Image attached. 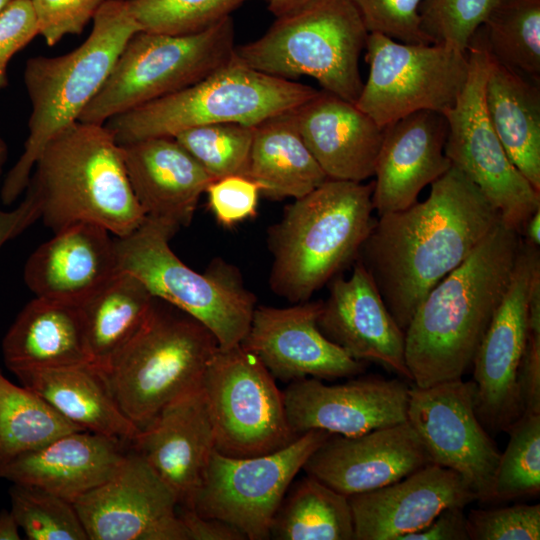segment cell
<instances>
[{
    "label": "cell",
    "instance_id": "cell-1",
    "mask_svg": "<svg viewBox=\"0 0 540 540\" xmlns=\"http://www.w3.org/2000/svg\"><path fill=\"white\" fill-rule=\"evenodd\" d=\"M500 222L498 211L454 166L431 184L424 201L379 216L359 259L404 332L430 290Z\"/></svg>",
    "mask_w": 540,
    "mask_h": 540
},
{
    "label": "cell",
    "instance_id": "cell-2",
    "mask_svg": "<svg viewBox=\"0 0 540 540\" xmlns=\"http://www.w3.org/2000/svg\"><path fill=\"white\" fill-rule=\"evenodd\" d=\"M522 236L500 222L425 296L405 330L415 386L462 379L508 286Z\"/></svg>",
    "mask_w": 540,
    "mask_h": 540
},
{
    "label": "cell",
    "instance_id": "cell-3",
    "mask_svg": "<svg viewBox=\"0 0 540 540\" xmlns=\"http://www.w3.org/2000/svg\"><path fill=\"white\" fill-rule=\"evenodd\" d=\"M25 192L53 232L90 222L122 237L146 219L121 147L104 124L77 121L54 136L39 154Z\"/></svg>",
    "mask_w": 540,
    "mask_h": 540
},
{
    "label": "cell",
    "instance_id": "cell-4",
    "mask_svg": "<svg viewBox=\"0 0 540 540\" xmlns=\"http://www.w3.org/2000/svg\"><path fill=\"white\" fill-rule=\"evenodd\" d=\"M373 182L325 180L287 205L268 230L269 287L291 303L310 300L358 258L375 219Z\"/></svg>",
    "mask_w": 540,
    "mask_h": 540
},
{
    "label": "cell",
    "instance_id": "cell-5",
    "mask_svg": "<svg viewBox=\"0 0 540 540\" xmlns=\"http://www.w3.org/2000/svg\"><path fill=\"white\" fill-rule=\"evenodd\" d=\"M139 25L127 0H105L93 18L87 39L57 57L29 58L24 83L31 102L24 149L4 178L0 198L10 205L26 190L35 162L45 145L77 122L84 108L109 76Z\"/></svg>",
    "mask_w": 540,
    "mask_h": 540
},
{
    "label": "cell",
    "instance_id": "cell-6",
    "mask_svg": "<svg viewBox=\"0 0 540 540\" xmlns=\"http://www.w3.org/2000/svg\"><path fill=\"white\" fill-rule=\"evenodd\" d=\"M218 348L201 322L155 298L137 332L98 368L120 410L142 429L166 404L201 383Z\"/></svg>",
    "mask_w": 540,
    "mask_h": 540
},
{
    "label": "cell",
    "instance_id": "cell-7",
    "mask_svg": "<svg viewBox=\"0 0 540 540\" xmlns=\"http://www.w3.org/2000/svg\"><path fill=\"white\" fill-rule=\"evenodd\" d=\"M319 91L254 70L233 58L199 82L108 119L119 145L152 137H174L200 125L257 126L288 112Z\"/></svg>",
    "mask_w": 540,
    "mask_h": 540
},
{
    "label": "cell",
    "instance_id": "cell-8",
    "mask_svg": "<svg viewBox=\"0 0 540 540\" xmlns=\"http://www.w3.org/2000/svg\"><path fill=\"white\" fill-rule=\"evenodd\" d=\"M178 230L146 217L132 233L115 237L118 270L134 275L155 298L201 322L219 348L239 345L257 306L254 293L238 269L223 260L212 262L204 273L185 265L169 246Z\"/></svg>",
    "mask_w": 540,
    "mask_h": 540
},
{
    "label": "cell",
    "instance_id": "cell-9",
    "mask_svg": "<svg viewBox=\"0 0 540 540\" xmlns=\"http://www.w3.org/2000/svg\"><path fill=\"white\" fill-rule=\"evenodd\" d=\"M368 34L351 0H316L277 17L260 38L236 46L235 55L274 77H312L324 91L355 103L364 84L359 58Z\"/></svg>",
    "mask_w": 540,
    "mask_h": 540
},
{
    "label": "cell",
    "instance_id": "cell-10",
    "mask_svg": "<svg viewBox=\"0 0 540 540\" xmlns=\"http://www.w3.org/2000/svg\"><path fill=\"white\" fill-rule=\"evenodd\" d=\"M235 48L231 16L185 35L138 31L78 121L104 124L117 114L191 86L228 63Z\"/></svg>",
    "mask_w": 540,
    "mask_h": 540
},
{
    "label": "cell",
    "instance_id": "cell-11",
    "mask_svg": "<svg viewBox=\"0 0 540 540\" xmlns=\"http://www.w3.org/2000/svg\"><path fill=\"white\" fill-rule=\"evenodd\" d=\"M467 52L464 87L443 112L448 126L444 152L498 211L501 222L521 235L527 219L540 208V191L511 162L489 119L484 92L490 56L479 28Z\"/></svg>",
    "mask_w": 540,
    "mask_h": 540
},
{
    "label": "cell",
    "instance_id": "cell-12",
    "mask_svg": "<svg viewBox=\"0 0 540 540\" xmlns=\"http://www.w3.org/2000/svg\"><path fill=\"white\" fill-rule=\"evenodd\" d=\"M201 386L208 403L216 450L231 457H251L279 450L296 435L288 422L275 378L240 344L218 348Z\"/></svg>",
    "mask_w": 540,
    "mask_h": 540
},
{
    "label": "cell",
    "instance_id": "cell-13",
    "mask_svg": "<svg viewBox=\"0 0 540 540\" xmlns=\"http://www.w3.org/2000/svg\"><path fill=\"white\" fill-rule=\"evenodd\" d=\"M330 435L312 429L279 450L251 457L226 456L215 449L191 509L233 525L247 540L269 539L292 481Z\"/></svg>",
    "mask_w": 540,
    "mask_h": 540
},
{
    "label": "cell",
    "instance_id": "cell-14",
    "mask_svg": "<svg viewBox=\"0 0 540 540\" xmlns=\"http://www.w3.org/2000/svg\"><path fill=\"white\" fill-rule=\"evenodd\" d=\"M369 75L355 105L380 127L421 110L452 107L468 75V52L441 44H409L369 33Z\"/></svg>",
    "mask_w": 540,
    "mask_h": 540
},
{
    "label": "cell",
    "instance_id": "cell-15",
    "mask_svg": "<svg viewBox=\"0 0 540 540\" xmlns=\"http://www.w3.org/2000/svg\"><path fill=\"white\" fill-rule=\"evenodd\" d=\"M539 272V248L522 239L508 286L472 363L475 410L489 433L507 432L524 412L518 373L528 334L531 287Z\"/></svg>",
    "mask_w": 540,
    "mask_h": 540
},
{
    "label": "cell",
    "instance_id": "cell-16",
    "mask_svg": "<svg viewBox=\"0 0 540 540\" xmlns=\"http://www.w3.org/2000/svg\"><path fill=\"white\" fill-rule=\"evenodd\" d=\"M407 420L431 463L459 473L477 500L494 501L500 451L475 410V384L463 379L411 386Z\"/></svg>",
    "mask_w": 540,
    "mask_h": 540
},
{
    "label": "cell",
    "instance_id": "cell-17",
    "mask_svg": "<svg viewBox=\"0 0 540 540\" xmlns=\"http://www.w3.org/2000/svg\"><path fill=\"white\" fill-rule=\"evenodd\" d=\"M73 505L88 540H187L175 493L131 447L115 473Z\"/></svg>",
    "mask_w": 540,
    "mask_h": 540
},
{
    "label": "cell",
    "instance_id": "cell-18",
    "mask_svg": "<svg viewBox=\"0 0 540 540\" xmlns=\"http://www.w3.org/2000/svg\"><path fill=\"white\" fill-rule=\"evenodd\" d=\"M322 301L289 307L256 306L240 345L254 354L275 379H337L364 372L365 362L326 338L317 325Z\"/></svg>",
    "mask_w": 540,
    "mask_h": 540
},
{
    "label": "cell",
    "instance_id": "cell-19",
    "mask_svg": "<svg viewBox=\"0 0 540 540\" xmlns=\"http://www.w3.org/2000/svg\"><path fill=\"white\" fill-rule=\"evenodd\" d=\"M410 386L399 379L361 377L326 385L317 378L292 381L283 392L296 435L312 429L356 436L407 420Z\"/></svg>",
    "mask_w": 540,
    "mask_h": 540
},
{
    "label": "cell",
    "instance_id": "cell-20",
    "mask_svg": "<svg viewBox=\"0 0 540 540\" xmlns=\"http://www.w3.org/2000/svg\"><path fill=\"white\" fill-rule=\"evenodd\" d=\"M430 463L420 437L406 420L356 436L331 434L303 470L351 496L394 483Z\"/></svg>",
    "mask_w": 540,
    "mask_h": 540
},
{
    "label": "cell",
    "instance_id": "cell-21",
    "mask_svg": "<svg viewBox=\"0 0 540 540\" xmlns=\"http://www.w3.org/2000/svg\"><path fill=\"white\" fill-rule=\"evenodd\" d=\"M317 325L323 335L363 362H374L411 381L405 363V332L389 312L360 259L348 278L334 277Z\"/></svg>",
    "mask_w": 540,
    "mask_h": 540
},
{
    "label": "cell",
    "instance_id": "cell-22",
    "mask_svg": "<svg viewBox=\"0 0 540 540\" xmlns=\"http://www.w3.org/2000/svg\"><path fill=\"white\" fill-rule=\"evenodd\" d=\"M130 447L173 490L179 507L191 508L216 449L214 427L201 383L166 404L140 429Z\"/></svg>",
    "mask_w": 540,
    "mask_h": 540
},
{
    "label": "cell",
    "instance_id": "cell-23",
    "mask_svg": "<svg viewBox=\"0 0 540 540\" xmlns=\"http://www.w3.org/2000/svg\"><path fill=\"white\" fill-rule=\"evenodd\" d=\"M348 499L354 540H401L425 528L443 509L477 500L459 473L433 463Z\"/></svg>",
    "mask_w": 540,
    "mask_h": 540
},
{
    "label": "cell",
    "instance_id": "cell-24",
    "mask_svg": "<svg viewBox=\"0 0 540 540\" xmlns=\"http://www.w3.org/2000/svg\"><path fill=\"white\" fill-rule=\"evenodd\" d=\"M447 131L444 114L432 110L409 114L384 127L372 192L378 216L410 207L424 187L450 169L444 152Z\"/></svg>",
    "mask_w": 540,
    "mask_h": 540
},
{
    "label": "cell",
    "instance_id": "cell-25",
    "mask_svg": "<svg viewBox=\"0 0 540 540\" xmlns=\"http://www.w3.org/2000/svg\"><path fill=\"white\" fill-rule=\"evenodd\" d=\"M290 115L328 178L363 182L374 176L384 128L355 103L323 90Z\"/></svg>",
    "mask_w": 540,
    "mask_h": 540
},
{
    "label": "cell",
    "instance_id": "cell-26",
    "mask_svg": "<svg viewBox=\"0 0 540 540\" xmlns=\"http://www.w3.org/2000/svg\"><path fill=\"white\" fill-rule=\"evenodd\" d=\"M110 234L90 222L54 232L25 264L27 287L38 297L80 305L119 271Z\"/></svg>",
    "mask_w": 540,
    "mask_h": 540
},
{
    "label": "cell",
    "instance_id": "cell-27",
    "mask_svg": "<svg viewBox=\"0 0 540 540\" xmlns=\"http://www.w3.org/2000/svg\"><path fill=\"white\" fill-rule=\"evenodd\" d=\"M128 445L90 431H73L0 466V478L37 486L73 503L115 473Z\"/></svg>",
    "mask_w": 540,
    "mask_h": 540
},
{
    "label": "cell",
    "instance_id": "cell-28",
    "mask_svg": "<svg viewBox=\"0 0 540 540\" xmlns=\"http://www.w3.org/2000/svg\"><path fill=\"white\" fill-rule=\"evenodd\" d=\"M126 172L146 217L178 229L190 224L198 201L213 181L174 137L120 145Z\"/></svg>",
    "mask_w": 540,
    "mask_h": 540
},
{
    "label": "cell",
    "instance_id": "cell-29",
    "mask_svg": "<svg viewBox=\"0 0 540 540\" xmlns=\"http://www.w3.org/2000/svg\"><path fill=\"white\" fill-rule=\"evenodd\" d=\"M2 354L6 367L14 375L93 364L80 306L36 296L6 332Z\"/></svg>",
    "mask_w": 540,
    "mask_h": 540
},
{
    "label": "cell",
    "instance_id": "cell-30",
    "mask_svg": "<svg viewBox=\"0 0 540 540\" xmlns=\"http://www.w3.org/2000/svg\"><path fill=\"white\" fill-rule=\"evenodd\" d=\"M15 376L83 430L129 444L140 431L120 410L102 371L94 364L30 370Z\"/></svg>",
    "mask_w": 540,
    "mask_h": 540
},
{
    "label": "cell",
    "instance_id": "cell-31",
    "mask_svg": "<svg viewBox=\"0 0 540 540\" xmlns=\"http://www.w3.org/2000/svg\"><path fill=\"white\" fill-rule=\"evenodd\" d=\"M484 98L489 119L509 159L540 191L539 83L490 56Z\"/></svg>",
    "mask_w": 540,
    "mask_h": 540
},
{
    "label": "cell",
    "instance_id": "cell-32",
    "mask_svg": "<svg viewBox=\"0 0 540 540\" xmlns=\"http://www.w3.org/2000/svg\"><path fill=\"white\" fill-rule=\"evenodd\" d=\"M246 177L272 199L301 198L328 179L299 134L290 111L254 127Z\"/></svg>",
    "mask_w": 540,
    "mask_h": 540
},
{
    "label": "cell",
    "instance_id": "cell-33",
    "mask_svg": "<svg viewBox=\"0 0 540 540\" xmlns=\"http://www.w3.org/2000/svg\"><path fill=\"white\" fill-rule=\"evenodd\" d=\"M154 299L137 277L118 271L79 305L94 365L103 368L132 338Z\"/></svg>",
    "mask_w": 540,
    "mask_h": 540
},
{
    "label": "cell",
    "instance_id": "cell-34",
    "mask_svg": "<svg viewBox=\"0 0 540 540\" xmlns=\"http://www.w3.org/2000/svg\"><path fill=\"white\" fill-rule=\"evenodd\" d=\"M270 529L276 540H354L348 496L307 475L291 484Z\"/></svg>",
    "mask_w": 540,
    "mask_h": 540
},
{
    "label": "cell",
    "instance_id": "cell-35",
    "mask_svg": "<svg viewBox=\"0 0 540 540\" xmlns=\"http://www.w3.org/2000/svg\"><path fill=\"white\" fill-rule=\"evenodd\" d=\"M82 430L41 396L0 372V466L61 435Z\"/></svg>",
    "mask_w": 540,
    "mask_h": 540
},
{
    "label": "cell",
    "instance_id": "cell-36",
    "mask_svg": "<svg viewBox=\"0 0 540 540\" xmlns=\"http://www.w3.org/2000/svg\"><path fill=\"white\" fill-rule=\"evenodd\" d=\"M492 58L540 81V0H498L479 27Z\"/></svg>",
    "mask_w": 540,
    "mask_h": 540
},
{
    "label": "cell",
    "instance_id": "cell-37",
    "mask_svg": "<svg viewBox=\"0 0 540 540\" xmlns=\"http://www.w3.org/2000/svg\"><path fill=\"white\" fill-rule=\"evenodd\" d=\"M254 127L214 123L185 129L174 138L214 181L232 175L246 176Z\"/></svg>",
    "mask_w": 540,
    "mask_h": 540
},
{
    "label": "cell",
    "instance_id": "cell-38",
    "mask_svg": "<svg viewBox=\"0 0 540 540\" xmlns=\"http://www.w3.org/2000/svg\"><path fill=\"white\" fill-rule=\"evenodd\" d=\"M494 481V501L540 493V414L524 412L506 432Z\"/></svg>",
    "mask_w": 540,
    "mask_h": 540
},
{
    "label": "cell",
    "instance_id": "cell-39",
    "mask_svg": "<svg viewBox=\"0 0 540 540\" xmlns=\"http://www.w3.org/2000/svg\"><path fill=\"white\" fill-rule=\"evenodd\" d=\"M11 512L29 540H88L72 502L33 485L12 483Z\"/></svg>",
    "mask_w": 540,
    "mask_h": 540
},
{
    "label": "cell",
    "instance_id": "cell-40",
    "mask_svg": "<svg viewBox=\"0 0 540 540\" xmlns=\"http://www.w3.org/2000/svg\"><path fill=\"white\" fill-rule=\"evenodd\" d=\"M248 1L251 0H127L141 31L170 35L202 31Z\"/></svg>",
    "mask_w": 540,
    "mask_h": 540
},
{
    "label": "cell",
    "instance_id": "cell-41",
    "mask_svg": "<svg viewBox=\"0 0 540 540\" xmlns=\"http://www.w3.org/2000/svg\"><path fill=\"white\" fill-rule=\"evenodd\" d=\"M498 0H422L421 29L433 44L466 53Z\"/></svg>",
    "mask_w": 540,
    "mask_h": 540
},
{
    "label": "cell",
    "instance_id": "cell-42",
    "mask_svg": "<svg viewBox=\"0 0 540 540\" xmlns=\"http://www.w3.org/2000/svg\"><path fill=\"white\" fill-rule=\"evenodd\" d=\"M469 540H539L540 505L472 509L466 515Z\"/></svg>",
    "mask_w": 540,
    "mask_h": 540
},
{
    "label": "cell",
    "instance_id": "cell-43",
    "mask_svg": "<svg viewBox=\"0 0 540 540\" xmlns=\"http://www.w3.org/2000/svg\"><path fill=\"white\" fill-rule=\"evenodd\" d=\"M369 33L409 44H433L421 29L422 0H351Z\"/></svg>",
    "mask_w": 540,
    "mask_h": 540
},
{
    "label": "cell",
    "instance_id": "cell-44",
    "mask_svg": "<svg viewBox=\"0 0 540 540\" xmlns=\"http://www.w3.org/2000/svg\"><path fill=\"white\" fill-rule=\"evenodd\" d=\"M105 0H31L39 35L54 46L66 35L81 34Z\"/></svg>",
    "mask_w": 540,
    "mask_h": 540
},
{
    "label": "cell",
    "instance_id": "cell-45",
    "mask_svg": "<svg viewBox=\"0 0 540 540\" xmlns=\"http://www.w3.org/2000/svg\"><path fill=\"white\" fill-rule=\"evenodd\" d=\"M260 192L252 179L232 175L212 181L205 193L216 220L230 227L256 215Z\"/></svg>",
    "mask_w": 540,
    "mask_h": 540
},
{
    "label": "cell",
    "instance_id": "cell-46",
    "mask_svg": "<svg viewBox=\"0 0 540 540\" xmlns=\"http://www.w3.org/2000/svg\"><path fill=\"white\" fill-rule=\"evenodd\" d=\"M518 386L524 412L540 414V275L535 276L531 287L528 334L519 367Z\"/></svg>",
    "mask_w": 540,
    "mask_h": 540
},
{
    "label": "cell",
    "instance_id": "cell-47",
    "mask_svg": "<svg viewBox=\"0 0 540 540\" xmlns=\"http://www.w3.org/2000/svg\"><path fill=\"white\" fill-rule=\"evenodd\" d=\"M39 35L31 0H10L0 12V89L12 56Z\"/></svg>",
    "mask_w": 540,
    "mask_h": 540
},
{
    "label": "cell",
    "instance_id": "cell-48",
    "mask_svg": "<svg viewBox=\"0 0 540 540\" xmlns=\"http://www.w3.org/2000/svg\"><path fill=\"white\" fill-rule=\"evenodd\" d=\"M464 506L443 509L425 528L401 540H469Z\"/></svg>",
    "mask_w": 540,
    "mask_h": 540
},
{
    "label": "cell",
    "instance_id": "cell-49",
    "mask_svg": "<svg viewBox=\"0 0 540 540\" xmlns=\"http://www.w3.org/2000/svg\"><path fill=\"white\" fill-rule=\"evenodd\" d=\"M179 517L187 540H247L244 534L224 521L204 517L191 508L179 507Z\"/></svg>",
    "mask_w": 540,
    "mask_h": 540
},
{
    "label": "cell",
    "instance_id": "cell-50",
    "mask_svg": "<svg viewBox=\"0 0 540 540\" xmlns=\"http://www.w3.org/2000/svg\"><path fill=\"white\" fill-rule=\"evenodd\" d=\"M39 218L38 206L28 192L25 193L21 203L12 210H3L0 207V249Z\"/></svg>",
    "mask_w": 540,
    "mask_h": 540
},
{
    "label": "cell",
    "instance_id": "cell-51",
    "mask_svg": "<svg viewBox=\"0 0 540 540\" xmlns=\"http://www.w3.org/2000/svg\"><path fill=\"white\" fill-rule=\"evenodd\" d=\"M316 0H269L268 10L277 18L300 10Z\"/></svg>",
    "mask_w": 540,
    "mask_h": 540
},
{
    "label": "cell",
    "instance_id": "cell-52",
    "mask_svg": "<svg viewBox=\"0 0 540 540\" xmlns=\"http://www.w3.org/2000/svg\"><path fill=\"white\" fill-rule=\"evenodd\" d=\"M19 525L12 512L7 509L0 511V540H19Z\"/></svg>",
    "mask_w": 540,
    "mask_h": 540
},
{
    "label": "cell",
    "instance_id": "cell-53",
    "mask_svg": "<svg viewBox=\"0 0 540 540\" xmlns=\"http://www.w3.org/2000/svg\"><path fill=\"white\" fill-rule=\"evenodd\" d=\"M522 239L534 246L539 248L540 244V208L536 210L525 222L522 231Z\"/></svg>",
    "mask_w": 540,
    "mask_h": 540
},
{
    "label": "cell",
    "instance_id": "cell-54",
    "mask_svg": "<svg viewBox=\"0 0 540 540\" xmlns=\"http://www.w3.org/2000/svg\"><path fill=\"white\" fill-rule=\"evenodd\" d=\"M8 157V148L5 141L0 137V178L3 172V167Z\"/></svg>",
    "mask_w": 540,
    "mask_h": 540
},
{
    "label": "cell",
    "instance_id": "cell-55",
    "mask_svg": "<svg viewBox=\"0 0 540 540\" xmlns=\"http://www.w3.org/2000/svg\"><path fill=\"white\" fill-rule=\"evenodd\" d=\"M10 0H0V12L5 8Z\"/></svg>",
    "mask_w": 540,
    "mask_h": 540
}]
</instances>
